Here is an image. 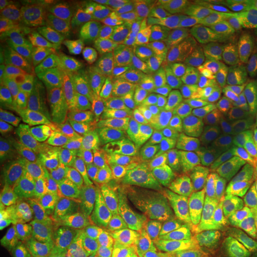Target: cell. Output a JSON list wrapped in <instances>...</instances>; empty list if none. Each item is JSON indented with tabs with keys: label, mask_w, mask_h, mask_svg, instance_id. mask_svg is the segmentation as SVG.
<instances>
[{
	"label": "cell",
	"mask_w": 257,
	"mask_h": 257,
	"mask_svg": "<svg viewBox=\"0 0 257 257\" xmlns=\"http://www.w3.org/2000/svg\"><path fill=\"white\" fill-rule=\"evenodd\" d=\"M55 59L70 68H100L115 64L118 31L113 17L101 9H81L56 15L51 21Z\"/></svg>",
	"instance_id": "1"
},
{
	"label": "cell",
	"mask_w": 257,
	"mask_h": 257,
	"mask_svg": "<svg viewBox=\"0 0 257 257\" xmlns=\"http://www.w3.org/2000/svg\"><path fill=\"white\" fill-rule=\"evenodd\" d=\"M175 185L189 230L217 242L229 256L236 232L225 213L217 179L199 175Z\"/></svg>",
	"instance_id": "2"
},
{
	"label": "cell",
	"mask_w": 257,
	"mask_h": 257,
	"mask_svg": "<svg viewBox=\"0 0 257 257\" xmlns=\"http://www.w3.org/2000/svg\"><path fill=\"white\" fill-rule=\"evenodd\" d=\"M75 70L53 60L37 72L2 85L3 100L22 101L44 114L76 113L75 104L61 89L70 87L78 80Z\"/></svg>",
	"instance_id": "3"
},
{
	"label": "cell",
	"mask_w": 257,
	"mask_h": 257,
	"mask_svg": "<svg viewBox=\"0 0 257 257\" xmlns=\"http://www.w3.org/2000/svg\"><path fill=\"white\" fill-rule=\"evenodd\" d=\"M11 159L28 162L66 179L69 184L81 186V167L78 160L57 141L48 136L23 115L10 121L8 126Z\"/></svg>",
	"instance_id": "4"
},
{
	"label": "cell",
	"mask_w": 257,
	"mask_h": 257,
	"mask_svg": "<svg viewBox=\"0 0 257 257\" xmlns=\"http://www.w3.org/2000/svg\"><path fill=\"white\" fill-rule=\"evenodd\" d=\"M106 205L117 224L137 220H155L157 193L150 168L127 172L91 186Z\"/></svg>",
	"instance_id": "5"
},
{
	"label": "cell",
	"mask_w": 257,
	"mask_h": 257,
	"mask_svg": "<svg viewBox=\"0 0 257 257\" xmlns=\"http://www.w3.org/2000/svg\"><path fill=\"white\" fill-rule=\"evenodd\" d=\"M250 55L229 51L206 63L199 78L201 98L216 104L237 102L245 94L250 70L253 67Z\"/></svg>",
	"instance_id": "6"
},
{
	"label": "cell",
	"mask_w": 257,
	"mask_h": 257,
	"mask_svg": "<svg viewBox=\"0 0 257 257\" xmlns=\"http://www.w3.org/2000/svg\"><path fill=\"white\" fill-rule=\"evenodd\" d=\"M115 64L137 74L162 93L174 87L179 72L174 54L144 44L124 31L118 32Z\"/></svg>",
	"instance_id": "7"
},
{
	"label": "cell",
	"mask_w": 257,
	"mask_h": 257,
	"mask_svg": "<svg viewBox=\"0 0 257 257\" xmlns=\"http://www.w3.org/2000/svg\"><path fill=\"white\" fill-rule=\"evenodd\" d=\"M119 27L142 43L174 55L185 37L181 18L166 5L147 6L135 11L120 19Z\"/></svg>",
	"instance_id": "8"
},
{
	"label": "cell",
	"mask_w": 257,
	"mask_h": 257,
	"mask_svg": "<svg viewBox=\"0 0 257 257\" xmlns=\"http://www.w3.org/2000/svg\"><path fill=\"white\" fill-rule=\"evenodd\" d=\"M157 207L155 224L168 257H188L189 230L178 187L153 170Z\"/></svg>",
	"instance_id": "9"
},
{
	"label": "cell",
	"mask_w": 257,
	"mask_h": 257,
	"mask_svg": "<svg viewBox=\"0 0 257 257\" xmlns=\"http://www.w3.org/2000/svg\"><path fill=\"white\" fill-rule=\"evenodd\" d=\"M217 184L231 227L248 238L257 216V185L237 165L221 169Z\"/></svg>",
	"instance_id": "10"
},
{
	"label": "cell",
	"mask_w": 257,
	"mask_h": 257,
	"mask_svg": "<svg viewBox=\"0 0 257 257\" xmlns=\"http://www.w3.org/2000/svg\"><path fill=\"white\" fill-rule=\"evenodd\" d=\"M92 75L121 104L148 117H152L153 111L162 100L163 93L159 88L119 64L95 68Z\"/></svg>",
	"instance_id": "11"
},
{
	"label": "cell",
	"mask_w": 257,
	"mask_h": 257,
	"mask_svg": "<svg viewBox=\"0 0 257 257\" xmlns=\"http://www.w3.org/2000/svg\"><path fill=\"white\" fill-rule=\"evenodd\" d=\"M146 138L153 155L149 168L169 181L174 184L191 181L206 169V157L184 143L168 140L159 134H149Z\"/></svg>",
	"instance_id": "12"
},
{
	"label": "cell",
	"mask_w": 257,
	"mask_h": 257,
	"mask_svg": "<svg viewBox=\"0 0 257 257\" xmlns=\"http://www.w3.org/2000/svg\"><path fill=\"white\" fill-rule=\"evenodd\" d=\"M153 155L146 136L131 134L120 140L94 165L86 170L89 186L123 173L149 168Z\"/></svg>",
	"instance_id": "13"
},
{
	"label": "cell",
	"mask_w": 257,
	"mask_h": 257,
	"mask_svg": "<svg viewBox=\"0 0 257 257\" xmlns=\"http://www.w3.org/2000/svg\"><path fill=\"white\" fill-rule=\"evenodd\" d=\"M69 257H115L110 214L91 194H87L85 217L73 238Z\"/></svg>",
	"instance_id": "14"
},
{
	"label": "cell",
	"mask_w": 257,
	"mask_h": 257,
	"mask_svg": "<svg viewBox=\"0 0 257 257\" xmlns=\"http://www.w3.org/2000/svg\"><path fill=\"white\" fill-rule=\"evenodd\" d=\"M69 94L83 117L130 120L140 125L149 123L152 119V117L131 110L121 104L94 79L86 76L79 78L69 87Z\"/></svg>",
	"instance_id": "15"
},
{
	"label": "cell",
	"mask_w": 257,
	"mask_h": 257,
	"mask_svg": "<svg viewBox=\"0 0 257 257\" xmlns=\"http://www.w3.org/2000/svg\"><path fill=\"white\" fill-rule=\"evenodd\" d=\"M2 42L19 47L38 56L55 59V47L51 22L38 10L23 12L2 27Z\"/></svg>",
	"instance_id": "16"
},
{
	"label": "cell",
	"mask_w": 257,
	"mask_h": 257,
	"mask_svg": "<svg viewBox=\"0 0 257 257\" xmlns=\"http://www.w3.org/2000/svg\"><path fill=\"white\" fill-rule=\"evenodd\" d=\"M138 133L140 124L135 121L83 117L80 130V154L82 165L89 168L120 140Z\"/></svg>",
	"instance_id": "17"
},
{
	"label": "cell",
	"mask_w": 257,
	"mask_h": 257,
	"mask_svg": "<svg viewBox=\"0 0 257 257\" xmlns=\"http://www.w3.org/2000/svg\"><path fill=\"white\" fill-rule=\"evenodd\" d=\"M229 51H233L230 38L216 34L208 22L198 18L185 35L176 54L178 70L182 75H186L200 64L208 63Z\"/></svg>",
	"instance_id": "18"
},
{
	"label": "cell",
	"mask_w": 257,
	"mask_h": 257,
	"mask_svg": "<svg viewBox=\"0 0 257 257\" xmlns=\"http://www.w3.org/2000/svg\"><path fill=\"white\" fill-rule=\"evenodd\" d=\"M21 115L36 125L48 136L57 141L74 156V159L81 162L80 154V130L83 115L81 112L76 113L44 114L36 112L22 101H16Z\"/></svg>",
	"instance_id": "19"
},
{
	"label": "cell",
	"mask_w": 257,
	"mask_h": 257,
	"mask_svg": "<svg viewBox=\"0 0 257 257\" xmlns=\"http://www.w3.org/2000/svg\"><path fill=\"white\" fill-rule=\"evenodd\" d=\"M157 107L179 136H199L211 121L210 104L201 96L189 100L165 99Z\"/></svg>",
	"instance_id": "20"
},
{
	"label": "cell",
	"mask_w": 257,
	"mask_h": 257,
	"mask_svg": "<svg viewBox=\"0 0 257 257\" xmlns=\"http://www.w3.org/2000/svg\"><path fill=\"white\" fill-rule=\"evenodd\" d=\"M120 257H168L154 220L118 225Z\"/></svg>",
	"instance_id": "21"
},
{
	"label": "cell",
	"mask_w": 257,
	"mask_h": 257,
	"mask_svg": "<svg viewBox=\"0 0 257 257\" xmlns=\"http://www.w3.org/2000/svg\"><path fill=\"white\" fill-rule=\"evenodd\" d=\"M2 208H9L22 221L31 239L34 257H38L42 243L50 227L47 212L34 199L21 194L10 195Z\"/></svg>",
	"instance_id": "22"
},
{
	"label": "cell",
	"mask_w": 257,
	"mask_h": 257,
	"mask_svg": "<svg viewBox=\"0 0 257 257\" xmlns=\"http://www.w3.org/2000/svg\"><path fill=\"white\" fill-rule=\"evenodd\" d=\"M70 185L66 179L43 167L28 162H15L8 198L15 194L28 195L48 187H67Z\"/></svg>",
	"instance_id": "23"
},
{
	"label": "cell",
	"mask_w": 257,
	"mask_h": 257,
	"mask_svg": "<svg viewBox=\"0 0 257 257\" xmlns=\"http://www.w3.org/2000/svg\"><path fill=\"white\" fill-rule=\"evenodd\" d=\"M50 59L2 42L0 44V81L2 85L24 78L46 67Z\"/></svg>",
	"instance_id": "24"
},
{
	"label": "cell",
	"mask_w": 257,
	"mask_h": 257,
	"mask_svg": "<svg viewBox=\"0 0 257 257\" xmlns=\"http://www.w3.org/2000/svg\"><path fill=\"white\" fill-rule=\"evenodd\" d=\"M87 193L81 186H69L63 200L53 211L48 212L51 226L68 233L74 238L81 226L86 212Z\"/></svg>",
	"instance_id": "25"
},
{
	"label": "cell",
	"mask_w": 257,
	"mask_h": 257,
	"mask_svg": "<svg viewBox=\"0 0 257 257\" xmlns=\"http://www.w3.org/2000/svg\"><path fill=\"white\" fill-rule=\"evenodd\" d=\"M208 144L220 159L229 161L240 152L244 142L243 128L232 119L213 118L206 127Z\"/></svg>",
	"instance_id": "26"
},
{
	"label": "cell",
	"mask_w": 257,
	"mask_h": 257,
	"mask_svg": "<svg viewBox=\"0 0 257 257\" xmlns=\"http://www.w3.org/2000/svg\"><path fill=\"white\" fill-rule=\"evenodd\" d=\"M0 251L2 257H34V249L28 231L18 217L9 208H2Z\"/></svg>",
	"instance_id": "27"
},
{
	"label": "cell",
	"mask_w": 257,
	"mask_h": 257,
	"mask_svg": "<svg viewBox=\"0 0 257 257\" xmlns=\"http://www.w3.org/2000/svg\"><path fill=\"white\" fill-rule=\"evenodd\" d=\"M233 51L253 53L257 50V14L238 8L237 27L230 37Z\"/></svg>",
	"instance_id": "28"
},
{
	"label": "cell",
	"mask_w": 257,
	"mask_h": 257,
	"mask_svg": "<svg viewBox=\"0 0 257 257\" xmlns=\"http://www.w3.org/2000/svg\"><path fill=\"white\" fill-rule=\"evenodd\" d=\"M72 242L73 238L68 233L50 225L38 257H69Z\"/></svg>",
	"instance_id": "29"
},
{
	"label": "cell",
	"mask_w": 257,
	"mask_h": 257,
	"mask_svg": "<svg viewBox=\"0 0 257 257\" xmlns=\"http://www.w3.org/2000/svg\"><path fill=\"white\" fill-rule=\"evenodd\" d=\"M234 114L250 136L257 137V98L244 95L236 102Z\"/></svg>",
	"instance_id": "30"
},
{
	"label": "cell",
	"mask_w": 257,
	"mask_h": 257,
	"mask_svg": "<svg viewBox=\"0 0 257 257\" xmlns=\"http://www.w3.org/2000/svg\"><path fill=\"white\" fill-rule=\"evenodd\" d=\"M237 14H238V6H225L218 10L214 14L213 19L208 22V24L216 34L230 38L237 27Z\"/></svg>",
	"instance_id": "31"
},
{
	"label": "cell",
	"mask_w": 257,
	"mask_h": 257,
	"mask_svg": "<svg viewBox=\"0 0 257 257\" xmlns=\"http://www.w3.org/2000/svg\"><path fill=\"white\" fill-rule=\"evenodd\" d=\"M188 257H229L214 240L191 231Z\"/></svg>",
	"instance_id": "32"
},
{
	"label": "cell",
	"mask_w": 257,
	"mask_h": 257,
	"mask_svg": "<svg viewBox=\"0 0 257 257\" xmlns=\"http://www.w3.org/2000/svg\"><path fill=\"white\" fill-rule=\"evenodd\" d=\"M69 186H67V187H48L31 193V194L25 195V197L34 199V200L48 213V212L53 211L54 208L59 206L60 202L63 200L64 195H66L67 193V188Z\"/></svg>",
	"instance_id": "33"
},
{
	"label": "cell",
	"mask_w": 257,
	"mask_h": 257,
	"mask_svg": "<svg viewBox=\"0 0 257 257\" xmlns=\"http://www.w3.org/2000/svg\"><path fill=\"white\" fill-rule=\"evenodd\" d=\"M237 167L257 185V137L240 154Z\"/></svg>",
	"instance_id": "34"
},
{
	"label": "cell",
	"mask_w": 257,
	"mask_h": 257,
	"mask_svg": "<svg viewBox=\"0 0 257 257\" xmlns=\"http://www.w3.org/2000/svg\"><path fill=\"white\" fill-rule=\"evenodd\" d=\"M34 8L35 6L31 3L18 2V0H2L0 2V24L2 27H5L19 15Z\"/></svg>",
	"instance_id": "35"
},
{
	"label": "cell",
	"mask_w": 257,
	"mask_h": 257,
	"mask_svg": "<svg viewBox=\"0 0 257 257\" xmlns=\"http://www.w3.org/2000/svg\"><path fill=\"white\" fill-rule=\"evenodd\" d=\"M14 169L15 163L11 160L2 161V165H0V201H2V206L8 199L12 182V175H14Z\"/></svg>",
	"instance_id": "36"
},
{
	"label": "cell",
	"mask_w": 257,
	"mask_h": 257,
	"mask_svg": "<svg viewBox=\"0 0 257 257\" xmlns=\"http://www.w3.org/2000/svg\"><path fill=\"white\" fill-rule=\"evenodd\" d=\"M229 257H257V248L248 238L236 233Z\"/></svg>",
	"instance_id": "37"
},
{
	"label": "cell",
	"mask_w": 257,
	"mask_h": 257,
	"mask_svg": "<svg viewBox=\"0 0 257 257\" xmlns=\"http://www.w3.org/2000/svg\"><path fill=\"white\" fill-rule=\"evenodd\" d=\"M244 95L257 98V63L253 64L251 70H250L248 83H246L245 88V94Z\"/></svg>",
	"instance_id": "38"
},
{
	"label": "cell",
	"mask_w": 257,
	"mask_h": 257,
	"mask_svg": "<svg viewBox=\"0 0 257 257\" xmlns=\"http://www.w3.org/2000/svg\"><path fill=\"white\" fill-rule=\"evenodd\" d=\"M232 4L243 10H248V11L257 14V0H236Z\"/></svg>",
	"instance_id": "39"
},
{
	"label": "cell",
	"mask_w": 257,
	"mask_h": 257,
	"mask_svg": "<svg viewBox=\"0 0 257 257\" xmlns=\"http://www.w3.org/2000/svg\"><path fill=\"white\" fill-rule=\"evenodd\" d=\"M248 239L257 248V216H256L255 221H253V224H252L251 230H250V232H249Z\"/></svg>",
	"instance_id": "40"
},
{
	"label": "cell",
	"mask_w": 257,
	"mask_h": 257,
	"mask_svg": "<svg viewBox=\"0 0 257 257\" xmlns=\"http://www.w3.org/2000/svg\"><path fill=\"white\" fill-rule=\"evenodd\" d=\"M252 55H253V56H255V57H256V59H257V50H255V51H253V53H252Z\"/></svg>",
	"instance_id": "41"
}]
</instances>
